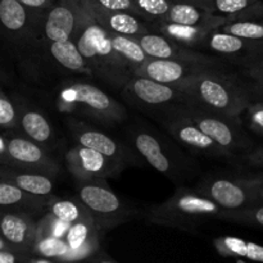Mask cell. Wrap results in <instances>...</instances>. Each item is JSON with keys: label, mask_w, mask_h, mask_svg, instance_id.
<instances>
[{"label": "cell", "mask_w": 263, "mask_h": 263, "mask_svg": "<svg viewBox=\"0 0 263 263\" xmlns=\"http://www.w3.org/2000/svg\"><path fill=\"white\" fill-rule=\"evenodd\" d=\"M172 86L184 92L189 103L235 118H241L249 103L258 98L253 85L233 64L192 74Z\"/></svg>", "instance_id": "6da1fadb"}, {"label": "cell", "mask_w": 263, "mask_h": 263, "mask_svg": "<svg viewBox=\"0 0 263 263\" xmlns=\"http://www.w3.org/2000/svg\"><path fill=\"white\" fill-rule=\"evenodd\" d=\"M76 4L79 18L72 39L77 49L84 57L92 77L115 89H122L134 74L133 71L116 53L109 32L94 20L86 0H76Z\"/></svg>", "instance_id": "7a4b0ae2"}, {"label": "cell", "mask_w": 263, "mask_h": 263, "mask_svg": "<svg viewBox=\"0 0 263 263\" xmlns=\"http://www.w3.org/2000/svg\"><path fill=\"white\" fill-rule=\"evenodd\" d=\"M222 211L223 208L197 190L179 185L168 199L140 211V217L151 225L195 233L203 223L218 220Z\"/></svg>", "instance_id": "3957f363"}, {"label": "cell", "mask_w": 263, "mask_h": 263, "mask_svg": "<svg viewBox=\"0 0 263 263\" xmlns=\"http://www.w3.org/2000/svg\"><path fill=\"white\" fill-rule=\"evenodd\" d=\"M127 134L136 153L177 186L199 172L198 164L157 128L136 122L128 127Z\"/></svg>", "instance_id": "277c9868"}, {"label": "cell", "mask_w": 263, "mask_h": 263, "mask_svg": "<svg viewBox=\"0 0 263 263\" xmlns=\"http://www.w3.org/2000/svg\"><path fill=\"white\" fill-rule=\"evenodd\" d=\"M54 103L61 113L103 125H120L127 120V110L118 100L86 81L63 82L57 90Z\"/></svg>", "instance_id": "5b68a950"}, {"label": "cell", "mask_w": 263, "mask_h": 263, "mask_svg": "<svg viewBox=\"0 0 263 263\" xmlns=\"http://www.w3.org/2000/svg\"><path fill=\"white\" fill-rule=\"evenodd\" d=\"M163 112L180 116L194 123L199 130L225 149L234 159L240 158V156L254 145L244 128L241 118L228 117L220 113L211 112L189 102L161 110V113Z\"/></svg>", "instance_id": "8992f818"}, {"label": "cell", "mask_w": 263, "mask_h": 263, "mask_svg": "<svg viewBox=\"0 0 263 263\" xmlns=\"http://www.w3.org/2000/svg\"><path fill=\"white\" fill-rule=\"evenodd\" d=\"M76 197L86 207L102 233L140 216V211L126 204L108 186L105 179L77 182Z\"/></svg>", "instance_id": "52a82bcc"}, {"label": "cell", "mask_w": 263, "mask_h": 263, "mask_svg": "<svg viewBox=\"0 0 263 263\" xmlns=\"http://www.w3.org/2000/svg\"><path fill=\"white\" fill-rule=\"evenodd\" d=\"M198 192L223 210H240L261 202L256 174L208 177Z\"/></svg>", "instance_id": "ba28073f"}, {"label": "cell", "mask_w": 263, "mask_h": 263, "mask_svg": "<svg viewBox=\"0 0 263 263\" xmlns=\"http://www.w3.org/2000/svg\"><path fill=\"white\" fill-rule=\"evenodd\" d=\"M44 15L20 0H0V36L13 45H31L43 30Z\"/></svg>", "instance_id": "9c48e42d"}, {"label": "cell", "mask_w": 263, "mask_h": 263, "mask_svg": "<svg viewBox=\"0 0 263 263\" xmlns=\"http://www.w3.org/2000/svg\"><path fill=\"white\" fill-rule=\"evenodd\" d=\"M122 95L127 102L136 107L145 110L157 109L159 112L172 105L189 102V98L172 85L162 84L138 74H133L123 85Z\"/></svg>", "instance_id": "30bf717a"}, {"label": "cell", "mask_w": 263, "mask_h": 263, "mask_svg": "<svg viewBox=\"0 0 263 263\" xmlns=\"http://www.w3.org/2000/svg\"><path fill=\"white\" fill-rule=\"evenodd\" d=\"M67 126H68L69 133L76 144L94 149V151L102 153L103 156L115 159L125 166H139L140 164V158L135 151L128 148L121 140L108 135L100 128L94 127L85 121L77 120L76 117H72V116L67 120Z\"/></svg>", "instance_id": "8fae6325"}, {"label": "cell", "mask_w": 263, "mask_h": 263, "mask_svg": "<svg viewBox=\"0 0 263 263\" xmlns=\"http://www.w3.org/2000/svg\"><path fill=\"white\" fill-rule=\"evenodd\" d=\"M64 162L76 182L116 177L126 167L125 164L80 144H76L66 152Z\"/></svg>", "instance_id": "7c38bea8"}, {"label": "cell", "mask_w": 263, "mask_h": 263, "mask_svg": "<svg viewBox=\"0 0 263 263\" xmlns=\"http://www.w3.org/2000/svg\"><path fill=\"white\" fill-rule=\"evenodd\" d=\"M135 39L149 58L192 62V63L202 64V66L210 67V68H226V67L231 66V63H229L221 57L208 55L197 49L180 45L167 36L153 32V31H149Z\"/></svg>", "instance_id": "4fadbf2b"}, {"label": "cell", "mask_w": 263, "mask_h": 263, "mask_svg": "<svg viewBox=\"0 0 263 263\" xmlns=\"http://www.w3.org/2000/svg\"><path fill=\"white\" fill-rule=\"evenodd\" d=\"M161 123L166 133L176 140L177 144L189 149L192 153L202 157L221 159H234L228 152L221 148L216 141L202 130L197 127L193 122L172 113H162Z\"/></svg>", "instance_id": "5bb4252c"}, {"label": "cell", "mask_w": 263, "mask_h": 263, "mask_svg": "<svg viewBox=\"0 0 263 263\" xmlns=\"http://www.w3.org/2000/svg\"><path fill=\"white\" fill-rule=\"evenodd\" d=\"M8 156L9 167L31 170L49 175L54 179L61 172V166L49 154V151L23 135L8 134Z\"/></svg>", "instance_id": "9a60e30c"}, {"label": "cell", "mask_w": 263, "mask_h": 263, "mask_svg": "<svg viewBox=\"0 0 263 263\" xmlns=\"http://www.w3.org/2000/svg\"><path fill=\"white\" fill-rule=\"evenodd\" d=\"M202 49H208L236 67L256 57L263 55V41L241 37L216 28L208 33Z\"/></svg>", "instance_id": "2e32d148"}, {"label": "cell", "mask_w": 263, "mask_h": 263, "mask_svg": "<svg viewBox=\"0 0 263 263\" xmlns=\"http://www.w3.org/2000/svg\"><path fill=\"white\" fill-rule=\"evenodd\" d=\"M100 233L90 213L72 222L64 236L68 252L63 263L87 261L100 249Z\"/></svg>", "instance_id": "e0dca14e"}, {"label": "cell", "mask_w": 263, "mask_h": 263, "mask_svg": "<svg viewBox=\"0 0 263 263\" xmlns=\"http://www.w3.org/2000/svg\"><path fill=\"white\" fill-rule=\"evenodd\" d=\"M36 218L20 211L0 208V236L25 256H31L35 240Z\"/></svg>", "instance_id": "ac0fdd59"}, {"label": "cell", "mask_w": 263, "mask_h": 263, "mask_svg": "<svg viewBox=\"0 0 263 263\" xmlns=\"http://www.w3.org/2000/svg\"><path fill=\"white\" fill-rule=\"evenodd\" d=\"M18 110V128L23 136L49 151L57 143L55 133L49 118L39 108L25 102H15Z\"/></svg>", "instance_id": "d6986e66"}, {"label": "cell", "mask_w": 263, "mask_h": 263, "mask_svg": "<svg viewBox=\"0 0 263 263\" xmlns=\"http://www.w3.org/2000/svg\"><path fill=\"white\" fill-rule=\"evenodd\" d=\"M76 0H57L45 12L43 20V33L48 43L64 41L73 37L77 26Z\"/></svg>", "instance_id": "ffe728a7"}, {"label": "cell", "mask_w": 263, "mask_h": 263, "mask_svg": "<svg viewBox=\"0 0 263 263\" xmlns=\"http://www.w3.org/2000/svg\"><path fill=\"white\" fill-rule=\"evenodd\" d=\"M207 69L213 68L198 63H192V62L176 61V59L149 58L145 63L135 69L134 74L148 77L162 84L174 85L185 77L207 71Z\"/></svg>", "instance_id": "44dd1931"}, {"label": "cell", "mask_w": 263, "mask_h": 263, "mask_svg": "<svg viewBox=\"0 0 263 263\" xmlns=\"http://www.w3.org/2000/svg\"><path fill=\"white\" fill-rule=\"evenodd\" d=\"M86 4L94 20L108 32L138 37L151 31L148 27V22L133 13L123 12V10L103 9L90 3L89 0H86Z\"/></svg>", "instance_id": "7402d4cb"}, {"label": "cell", "mask_w": 263, "mask_h": 263, "mask_svg": "<svg viewBox=\"0 0 263 263\" xmlns=\"http://www.w3.org/2000/svg\"><path fill=\"white\" fill-rule=\"evenodd\" d=\"M54 195L40 197L20 189L10 182L0 180V208L28 213L33 218L48 212L49 203Z\"/></svg>", "instance_id": "603a6c76"}, {"label": "cell", "mask_w": 263, "mask_h": 263, "mask_svg": "<svg viewBox=\"0 0 263 263\" xmlns=\"http://www.w3.org/2000/svg\"><path fill=\"white\" fill-rule=\"evenodd\" d=\"M149 30L153 32L162 33L168 39L174 40L175 43L180 45L187 46V48L197 49L200 50L203 43L207 39L208 33L213 30L218 28L216 25L207 23V25H197V26H186V25H176V23L166 22V21H154L148 22Z\"/></svg>", "instance_id": "cb8c5ba5"}, {"label": "cell", "mask_w": 263, "mask_h": 263, "mask_svg": "<svg viewBox=\"0 0 263 263\" xmlns=\"http://www.w3.org/2000/svg\"><path fill=\"white\" fill-rule=\"evenodd\" d=\"M0 180L40 197L51 195L54 190V177L26 168L0 166Z\"/></svg>", "instance_id": "d4e9b609"}, {"label": "cell", "mask_w": 263, "mask_h": 263, "mask_svg": "<svg viewBox=\"0 0 263 263\" xmlns=\"http://www.w3.org/2000/svg\"><path fill=\"white\" fill-rule=\"evenodd\" d=\"M161 21L166 22L176 23V25H186V26H197V25H207L212 23L218 28L226 22H229V18L222 15H216L205 10L204 8L199 7L198 4L189 2H176L175 0L164 17Z\"/></svg>", "instance_id": "484cf974"}, {"label": "cell", "mask_w": 263, "mask_h": 263, "mask_svg": "<svg viewBox=\"0 0 263 263\" xmlns=\"http://www.w3.org/2000/svg\"><path fill=\"white\" fill-rule=\"evenodd\" d=\"M48 51L51 59L62 68L82 76L92 77L91 71L77 49L73 39L64 41H50L48 43Z\"/></svg>", "instance_id": "4316f807"}, {"label": "cell", "mask_w": 263, "mask_h": 263, "mask_svg": "<svg viewBox=\"0 0 263 263\" xmlns=\"http://www.w3.org/2000/svg\"><path fill=\"white\" fill-rule=\"evenodd\" d=\"M213 248L226 258L263 263V246L235 236H220L212 240Z\"/></svg>", "instance_id": "83f0119b"}, {"label": "cell", "mask_w": 263, "mask_h": 263, "mask_svg": "<svg viewBox=\"0 0 263 263\" xmlns=\"http://www.w3.org/2000/svg\"><path fill=\"white\" fill-rule=\"evenodd\" d=\"M109 35L113 49L121 57V59L125 62L126 66L133 71V73L135 72L136 68H139L141 64L145 63L149 59V57L146 55L144 49L141 48V45L138 43L135 37L110 32Z\"/></svg>", "instance_id": "f1b7e54d"}, {"label": "cell", "mask_w": 263, "mask_h": 263, "mask_svg": "<svg viewBox=\"0 0 263 263\" xmlns=\"http://www.w3.org/2000/svg\"><path fill=\"white\" fill-rule=\"evenodd\" d=\"M67 252H68V246L64 239L44 236L33 240L31 257H43L51 263H63Z\"/></svg>", "instance_id": "f546056e"}, {"label": "cell", "mask_w": 263, "mask_h": 263, "mask_svg": "<svg viewBox=\"0 0 263 263\" xmlns=\"http://www.w3.org/2000/svg\"><path fill=\"white\" fill-rule=\"evenodd\" d=\"M48 212L53 213L59 220L72 223L87 215L89 211L77 197L71 198V199H59V198L53 197L49 203Z\"/></svg>", "instance_id": "4dcf8cb0"}, {"label": "cell", "mask_w": 263, "mask_h": 263, "mask_svg": "<svg viewBox=\"0 0 263 263\" xmlns=\"http://www.w3.org/2000/svg\"><path fill=\"white\" fill-rule=\"evenodd\" d=\"M218 220L263 229V202L240 210H223Z\"/></svg>", "instance_id": "1f68e13d"}, {"label": "cell", "mask_w": 263, "mask_h": 263, "mask_svg": "<svg viewBox=\"0 0 263 263\" xmlns=\"http://www.w3.org/2000/svg\"><path fill=\"white\" fill-rule=\"evenodd\" d=\"M256 2L257 0H203L198 5L212 14L222 15L229 18V21H234Z\"/></svg>", "instance_id": "d6a6232c"}, {"label": "cell", "mask_w": 263, "mask_h": 263, "mask_svg": "<svg viewBox=\"0 0 263 263\" xmlns=\"http://www.w3.org/2000/svg\"><path fill=\"white\" fill-rule=\"evenodd\" d=\"M135 14L146 22L161 21L175 0H131Z\"/></svg>", "instance_id": "836d02e7"}, {"label": "cell", "mask_w": 263, "mask_h": 263, "mask_svg": "<svg viewBox=\"0 0 263 263\" xmlns=\"http://www.w3.org/2000/svg\"><path fill=\"white\" fill-rule=\"evenodd\" d=\"M220 30L241 37L263 41V20H235L229 21Z\"/></svg>", "instance_id": "e575fe53"}, {"label": "cell", "mask_w": 263, "mask_h": 263, "mask_svg": "<svg viewBox=\"0 0 263 263\" xmlns=\"http://www.w3.org/2000/svg\"><path fill=\"white\" fill-rule=\"evenodd\" d=\"M71 223L57 218L53 213L45 212L39 220H36L35 239L44 236H53V238L64 239Z\"/></svg>", "instance_id": "d590c367"}, {"label": "cell", "mask_w": 263, "mask_h": 263, "mask_svg": "<svg viewBox=\"0 0 263 263\" xmlns=\"http://www.w3.org/2000/svg\"><path fill=\"white\" fill-rule=\"evenodd\" d=\"M236 68L253 85L258 98H263V55L244 62Z\"/></svg>", "instance_id": "8d00e7d4"}, {"label": "cell", "mask_w": 263, "mask_h": 263, "mask_svg": "<svg viewBox=\"0 0 263 263\" xmlns=\"http://www.w3.org/2000/svg\"><path fill=\"white\" fill-rule=\"evenodd\" d=\"M243 125L256 135L263 136V98L252 100L241 115Z\"/></svg>", "instance_id": "74e56055"}, {"label": "cell", "mask_w": 263, "mask_h": 263, "mask_svg": "<svg viewBox=\"0 0 263 263\" xmlns=\"http://www.w3.org/2000/svg\"><path fill=\"white\" fill-rule=\"evenodd\" d=\"M18 110L17 104L9 97L0 91V130L17 131Z\"/></svg>", "instance_id": "f35d334b"}, {"label": "cell", "mask_w": 263, "mask_h": 263, "mask_svg": "<svg viewBox=\"0 0 263 263\" xmlns=\"http://www.w3.org/2000/svg\"><path fill=\"white\" fill-rule=\"evenodd\" d=\"M239 159L248 164L249 167L263 170V141L258 145L252 146L248 152L240 156Z\"/></svg>", "instance_id": "ab89813d"}, {"label": "cell", "mask_w": 263, "mask_h": 263, "mask_svg": "<svg viewBox=\"0 0 263 263\" xmlns=\"http://www.w3.org/2000/svg\"><path fill=\"white\" fill-rule=\"evenodd\" d=\"M89 2L97 7L103 8V9L123 10V12H130L135 14V9H134L131 0H89Z\"/></svg>", "instance_id": "60d3db41"}, {"label": "cell", "mask_w": 263, "mask_h": 263, "mask_svg": "<svg viewBox=\"0 0 263 263\" xmlns=\"http://www.w3.org/2000/svg\"><path fill=\"white\" fill-rule=\"evenodd\" d=\"M31 256H25L12 249H0V263H30Z\"/></svg>", "instance_id": "b9f144b4"}, {"label": "cell", "mask_w": 263, "mask_h": 263, "mask_svg": "<svg viewBox=\"0 0 263 263\" xmlns=\"http://www.w3.org/2000/svg\"><path fill=\"white\" fill-rule=\"evenodd\" d=\"M235 20H263V0H257L252 7L240 13Z\"/></svg>", "instance_id": "7bdbcfd3"}, {"label": "cell", "mask_w": 263, "mask_h": 263, "mask_svg": "<svg viewBox=\"0 0 263 263\" xmlns=\"http://www.w3.org/2000/svg\"><path fill=\"white\" fill-rule=\"evenodd\" d=\"M28 9L36 10V12H46L54 5L57 0H20Z\"/></svg>", "instance_id": "ee69618b"}, {"label": "cell", "mask_w": 263, "mask_h": 263, "mask_svg": "<svg viewBox=\"0 0 263 263\" xmlns=\"http://www.w3.org/2000/svg\"><path fill=\"white\" fill-rule=\"evenodd\" d=\"M8 133H9V131L0 130V166H9V156H8Z\"/></svg>", "instance_id": "f6af8a7d"}, {"label": "cell", "mask_w": 263, "mask_h": 263, "mask_svg": "<svg viewBox=\"0 0 263 263\" xmlns=\"http://www.w3.org/2000/svg\"><path fill=\"white\" fill-rule=\"evenodd\" d=\"M257 181H258V192H259V199L263 202V172H258L256 174Z\"/></svg>", "instance_id": "bcb514c9"}, {"label": "cell", "mask_w": 263, "mask_h": 263, "mask_svg": "<svg viewBox=\"0 0 263 263\" xmlns=\"http://www.w3.org/2000/svg\"><path fill=\"white\" fill-rule=\"evenodd\" d=\"M0 249H12V247H10L9 244H8L7 241L2 238V236H0ZM12 251H14V249H12Z\"/></svg>", "instance_id": "7dc6e473"}, {"label": "cell", "mask_w": 263, "mask_h": 263, "mask_svg": "<svg viewBox=\"0 0 263 263\" xmlns=\"http://www.w3.org/2000/svg\"><path fill=\"white\" fill-rule=\"evenodd\" d=\"M176 2H189V3H194V4H199V3H202L203 0H176Z\"/></svg>", "instance_id": "c3c4849f"}]
</instances>
